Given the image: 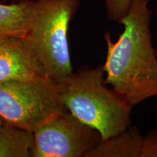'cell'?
Segmentation results:
<instances>
[{"mask_svg": "<svg viewBox=\"0 0 157 157\" xmlns=\"http://www.w3.org/2000/svg\"><path fill=\"white\" fill-rule=\"evenodd\" d=\"M32 2L10 4L0 2V34L26 35Z\"/></svg>", "mask_w": 157, "mask_h": 157, "instance_id": "8", "label": "cell"}, {"mask_svg": "<svg viewBox=\"0 0 157 157\" xmlns=\"http://www.w3.org/2000/svg\"><path fill=\"white\" fill-rule=\"evenodd\" d=\"M24 1H29V0H0V2H10L11 3L20 2H24Z\"/></svg>", "mask_w": 157, "mask_h": 157, "instance_id": "12", "label": "cell"}, {"mask_svg": "<svg viewBox=\"0 0 157 157\" xmlns=\"http://www.w3.org/2000/svg\"><path fill=\"white\" fill-rule=\"evenodd\" d=\"M108 18L119 23L127 14L132 0H104Z\"/></svg>", "mask_w": 157, "mask_h": 157, "instance_id": "10", "label": "cell"}, {"mask_svg": "<svg viewBox=\"0 0 157 157\" xmlns=\"http://www.w3.org/2000/svg\"><path fill=\"white\" fill-rule=\"evenodd\" d=\"M65 109L58 85L46 75L0 82V117L34 132Z\"/></svg>", "mask_w": 157, "mask_h": 157, "instance_id": "4", "label": "cell"}, {"mask_svg": "<svg viewBox=\"0 0 157 157\" xmlns=\"http://www.w3.org/2000/svg\"><path fill=\"white\" fill-rule=\"evenodd\" d=\"M81 0H33L26 38L45 75L60 84L74 72L68 42L71 21Z\"/></svg>", "mask_w": 157, "mask_h": 157, "instance_id": "3", "label": "cell"}, {"mask_svg": "<svg viewBox=\"0 0 157 157\" xmlns=\"http://www.w3.org/2000/svg\"><path fill=\"white\" fill-rule=\"evenodd\" d=\"M156 55H157V50H156Z\"/></svg>", "mask_w": 157, "mask_h": 157, "instance_id": "14", "label": "cell"}, {"mask_svg": "<svg viewBox=\"0 0 157 157\" xmlns=\"http://www.w3.org/2000/svg\"><path fill=\"white\" fill-rule=\"evenodd\" d=\"M143 135L136 127H130L117 135L102 139L87 157H140Z\"/></svg>", "mask_w": 157, "mask_h": 157, "instance_id": "7", "label": "cell"}, {"mask_svg": "<svg viewBox=\"0 0 157 157\" xmlns=\"http://www.w3.org/2000/svg\"><path fill=\"white\" fill-rule=\"evenodd\" d=\"M42 75L44 68L26 36L0 34V82Z\"/></svg>", "mask_w": 157, "mask_h": 157, "instance_id": "6", "label": "cell"}, {"mask_svg": "<svg viewBox=\"0 0 157 157\" xmlns=\"http://www.w3.org/2000/svg\"><path fill=\"white\" fill-rule=\"evenodd\" d=\"M140 157H157V130L150 131L143 136Z\"/></svg>", "mask_w": 157, "mask_h": 157, "instance_id": "11", "label": "cell"}, {"mask_svg": "<svg viewBox=\"0 0 157 157\" xmlns=\"http://www.w3.org/2000/svg\"><path fill=\"white\" fill-rule=\"evenodd\" d=\"M33 157H87L102 140L100 132L66 109L33 132Z\"/></svg>", "mask_w": 157, "mask_h": 157, "instance_id": "5", "label": "cell"}, {"mask_svg": "<svg viewBox=\"0 0 157 157\" xmlns=\"http://www.w3.org/2000/svg\"><path fill=\"white\" fill-rule=\"evenodd\" d=\"M34 144L30 131L5 124L0 127V157H29Z\"/></svg>", "mask_w": 157, "mask_h": 157, "instance_id": "9", "label": "cell"}, {"mask_svg": "<svg viewBox=\"0 0 157 157\" xmlns=\"http://www.w3.org/2000/svg\"><path fill=\"white\" fill-rule=\"evenodd\" d=\"M149 1H131L119 22L124 30L116 42L108 31L104 36L105 81L132 107L157 97V55L152 44Z\"/></svg>", "mask_w": 157, "mask_h": 157, "instance_id": "1", "label": "cell"}, {"mask_svg": "<svg viewBox=\"0 0 157 157\" xmlns=\"http://www.w3.org/2000/svg\"><path fill=\"white\" fill-rule=\"evenodd\" d=\"M5 124V122H4V121L2 120V119L1 117H0V127L2 126H3V125Z\"/></svg>", "mask_w": 157, "mask_h": 157, "instance_id": "13", "label": "cell"}, {"mask_svg": "<svg viewBox=\"0 0 157 157\" xmlns=\"http://www.w3.org/2000/svg\"><path fill=\"white\" fill-rule=\"evenodd\" d=\"M65 109L107 139L132 125V106L106 83L103 66H84L58 84Z\"/></svg>", "mask_w": 157, "mask_h": 157, "instance_id": "2", "label": "cell"}]
</instances>
